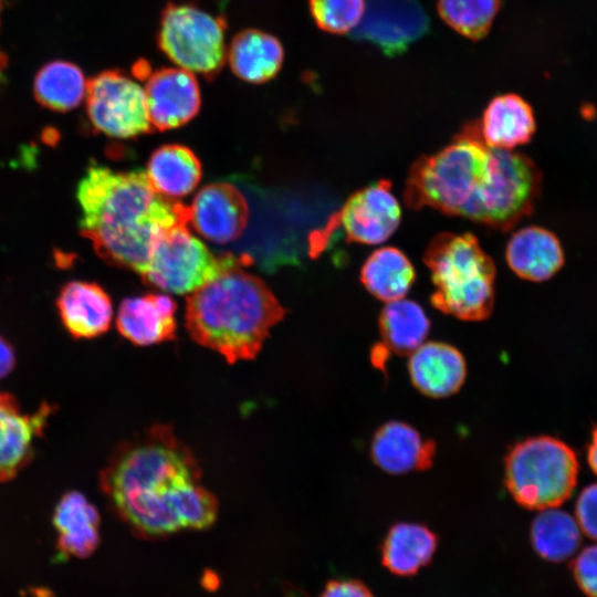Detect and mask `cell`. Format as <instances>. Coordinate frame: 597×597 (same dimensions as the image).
Returning a JSON list of instances; mask_svg holds the SVG:
<instances>
[{
	"instance_id": "23",
	"label": "cell",
	"mask_w": 597,
	"mask_h": 597,
	"mask_svg": "<svg viewBox=\"0 0 597 597\" xmlns=\"http://www.w3.org/2000/svg\"><path fill=\"white\" fill-rule=\"evenodd\" d=\"M231 71L240 80L261 84L280 72L284 61L281 41L259 29H244L237 33L227 49Z\"/></svg>"
},
{
	"instance_id": "16",
	"label": "cell",
	"mask_w": 597,
	"mask_h": 597,
	"mask_svg": "<svg viewBox=\"0 0 597 597\" xmlns=\"http://www.w3.org/2000/svg\"><path fill=\"white\" fill-rule=\"evenodd\" d=\"M62 325L76 339H91L106 333L113 318L111 297L96 283L70 281L57 295Z\"/></svg>"
},
{
	"instance_id": "4",
	"label": "cell",
	"mask_w": 597,
	"mask_h": 597,
	"mask_svg": "<svg viewBox=\"0 0 597 597\" xmlns=\"http://www.w3.org/2000/svg\"><path fill=\"white\" fill-rule=\"evenodd\" d=\"M492 147L482 139L478 122L469 123L440 150L418 158L410 167L404 190L411 209L432 208L471 220L486 187Z\"/></svg>"
},
{
	"instance_id": "9",
	"label": "cell",
	"mask_w": 597,
	"mask_h": 597,
	"mask_svg": "<svg viewBox=\"0 0 597 597\" xmlns=\"http://www.w3.org/2000/svg\"><path fill=\"white\" fill-rule=\"evenodd\" d=\"M542 187V172L526 155L492 148V169L471 221L506 231L532 213Z\"/></svg>"
},
{
	"instance_id": "33",
	"label": "cell",
	"mask_w": 597,
	"mask_h": 597,
	"mask_svg": "<svg viewBox=\"0 0 597 597\" xmlns=\"http://www.w3.org/2000/svg\"><path fill=\"white\" fill-rule=\"evenodd\" d=\"M575 520L580 531L597 541V483L587 485L579 493L575 505Z\"/></svg>"
},
{
	"instance_id": "3",
	"label": "cell",
	"mask_w": 597,
	"mask_h": 597,
	"mask_svg": "<svg viewBox=\"0 0 597 597\" xmlns=\"http://www.w3.org/2000/svg\"><path fill=\"white\" fill-rule=\"evenodd\" d=\"M284 315L269 286L234 264L188 295L186 327L195 342L233 364L253 359Z\"/></svg>"
},
{
	"instance_id": "31",
	"label": "cell",
	"mask_w": 597,
	"mask_h": 597,
	"mask_svg": "<svg viewBox=\"0 0 597 597\" xmlns=\"http://www.w3.org/2000/svg\"><path fill=\"white\" fill-rule=\"evenodd\" d=\"M366 0H308L316 25L332 34L352 33L358 25Z\"/></svg>"
},
{
	"instance_id": "29",
	"label": "cell",
	"mask_w": 597,
	"mask_h": 597,
	"mask_svg": "<svg viewBox=\"0 0 597 597\" xmlns=\"http://www.w3.org/2000/svg\"><path fill=\"white\" fill-rule=\"evenodd\" d=\"M531 542L535 552L551 562L570 557L580 544V528L567 512L551 507L540 511L531 525Z\"/></svg>"
},
{
	"instance_id": "30",
	"label": "cell",
	"mask_w": 597,
	"mask_h": 597,
	"mask_svg": "<svg viewBox=\"0 0 597 597\" xmlns=\"http://www.w3.org/2000/svg\"><path fill=\"white\" fill-rule=\"evenodd\" d=\"M501 0H438L440 18L455 32L471 39L484 38L500 10Z\"/></svg>"
},
{
	"instance_id": "32",
	"label": "cell",
	"mask_w": 597,
	"mask_h": 597,
	"mask_svg": "<svg viewBox=\"0 0 597 597\" xmlns=\"http://www.w3.org/2000/svg\"><path fill=\"white\" fill-rule=\"evenodd\" d=\"M570 567L579 588L589 597H597V544L584 548Z\"/></svg>"
},
{
	"instance_id": "1",
	"label": "cell",
	"mask_w": 597,
	"mask_h": 597,
	"mask_svg": "<svg viewBox=\"0 0 597 597\" xmlns=\"http://www.w3.org/2000/svg\"><path fill=\"white\" fill-rule=\"evenodd\" d=\"M200 476L191 450L171 427L156 425L116 448L101 471L100 486L135 534L160 538L214 523L218 500Z\"/></svg>"
},
{
	"instance_id": "10",
	"label": "cell",
	"mask_w": 597,
	"mask_h": 597,
	"mask_svg": "<svg viewBox=\"0 0 597 597\" xmlns=\"http://www.w3.org/2000/svg\"><path fill=\"white\" fill-rule=\"evenodd\" d=\"M86 114L98 133L133 138L151 130L143 86L118 70H107L87 81Z\"/></svg>"
},
{
	"instance_id": "17",
	"label": "cell",
	"mask_w": 597,
	"mask_h": 597,
	"mask_svg": "<svg viewBox=\"0 0 597 597\" xmlns=\"http://www.w3.org/2000/svg\"><path fill=\"white\" fill-rule=\"evenodd\" d=\"M177 305L166 294H146L125 298L117 312L119 334L138 346L171 341L176 336Z\"/></svg>"
},
{
	"instance_id": "27",
	"label": "cell",
	"mask_w": 597,
	"mask_h": 597,
	"mask_svg": "<svg viewBox=\"0 0 597 597\" xmlns=\"http://www.w3.org/2000/svg\"><path fill=\"white\" fill-rule=\"evenodd\" d=\"M384 344L399 355H410L422 345L430 329L425 310L412 300L387 302L379 314Z\"/></svg>"
},
{
	"instance_id": "14",
	"label": "cell",
	"mask_w": 597,
	"mask_h": 597,
	"mask_svg": "<svg viewBox=\"0 0 597 597\" xmlns=\"http://www.w3.org/2000/svg\"><path fill=\"white\" fill-rule=\"evenodd\" d=\"M151 127L168 130L190 122L199 112L200 87L195 75L180 67L159 69L144 87Z\"/></svg>"
},
{
	"instance_id": "13",
	"label": "cell",
	"mask_w": 597,
	"mask_h": 597,
	"mask_svg": "<svg viewBox=\"0 0 597 597\" xmlns=\"http://www.w3.org/2000/svg\"><path fill=\"white\" fill-rule=\"evenodd\" d=\"M53 406L42 402L24 413L11 394L0 390V483L14 479L34 457V442L42 436Z\"/></svg>"
},
{
	"instance_id": "34",
	"label": "cell",
	"mask_w": 597,
	"mask_h": 597,
	"mask_svg": "<svg viewBox=\"0 0 597 597\" xmlns=\"http://www.w3.org/2000/svg\"><path fill=\"white\" fill-rule=\"evenodd\" d=\"M318 597H374L371 591L356 579H334L328 582Z\"/></svg>"
},
{
	"instance_id": "36",
	"label": "cell",
	"mask_w": 597,
	"mask_h": 597,
	"mask_svg": "<svg viewBox=\"0 0 597 597\" xmlns=\"http://www.w3.org/2000/svg\"><path fill=\"white\" fill-rule=\"evenodd\" d=\"M389 348L384 344H377L371 349V362L378 368H384L385 363L388 359Z\"/></svg>"
},
{
	"instance_id": "37",
	"label": "cell",
	"mask_w": 597,
	"mask_h": 597,
	"mask_svg": "<svg viewBox=\"0 0 597 597\" xmlns=\"http://www.w3.org/2000/svg\"><path fill=\"white\" fill-rule=\"evenodd\" d=\"M587 460L593 472L597 474V427L591 433V440L588 446Z\"/></svg>"
},
{
	"instance_id": "26",
	"label": "cell",
	"mask_w": 597,
	"mask_h": 597,
	"mask_svg": "<svg viewBox=\"0 0 597 597\" xmlns=\"http://www.w3.org/2000/svg\"><path fill=\"white\" fill-rule=\"evenodd\" d=\"M359 277L371 295L387 303L406 296L415 282L416 272L401 250L383 247L366 259Z\"/></svg>"
},
{
	"instance_id": "22",
	"label": "cell",
	"mask_w": 597,
	"mask_h": 597,
	"mask_svg": "<svg viewBox=\"0 0 597 597\" xmlns=\"http://www.w3.org/2000/svg\"><path fill=\"white\" fill-rule=\"evenodd\" d=\"M478 127L489 147L515 149L532 139L536 122L532 106L520 95L507 93L489 102Z\"/></svg>"
},
{
	"instance_id": "19",
	"label": "cell",
	"mask_w": 597,
	"mask_h": 597,
	"mask_svg": "<svg viewBox=\"0 0 597 597\" xmlns=\"http://www.w3.org/2000/svg\"><path fill=\"white\" fill-rule=\"evenodd\" d=\"M436 444L410 425L389 421L371 439L370 454L377 467L390 474L426 470L432 465Z\"/></svg>"
},
{
	"instance_id": "11",
	"label": "cell",
	"mask_w": 597,
	"mask_h": 597,
	"mask_svg": "<svg viewBox=\"0 0 597 597\" xmlns=\"http://www.w3.org/2000/svg\"><path fill=\"white\" fill-rule=\"evenodd\" d=\"M401 208L389 180H378L354 192L327 226L312 240L314 252L325 244L327 235L341 227L350 242L376 245L398 229Z\"/></svg>"
},
{
	"instance_id": "2",
	"label": "cell",
	"mask_w": 597,
	"mask_h": 597,
	"mask_svg": "<svg viewBox=\"0 0 597 597\" xmlns=\"http://www.w3.org/2000/svg\"><path fill=\"white\" fill-rule=\"evenodd\" d=\"M80 232L105 262L142 274L154 245L188 207L157 192L146 171L90 166L78 182Z\"/></svg>"
},
{
	"instance_id": "6",
	"label": "cell",
	"mask_w": 597,
	"mask_h": 597,
	"mask_svg": "<svg viewBox=\"0 0 597 597\" xmlns=\"http://www.w3.org/2000/svg\"><path fill=\"white\" fill-rule=\"evenodd\" d=\"M579 463L564 441L536 436L524 439L507 452L505 485L516 503L530 510L557 507L572 495Z\"/></svg>"
},
{
	"instance_id": "8",
	"label": "cell",
	"mask_w": 597,
	"mask_h": 597,
	"mask_svg": "<svg viewBox=\"0 0 597 597\" xmlns=\"http://www.w3.org/2000/svg\"><path fill=\"white\" fill-rule=\"evenodd\" d=\"M181 222L165 231L153 248L143 280L165 292L190 294L238 264L231 255L218 258Z\"/></svg>"
},
{
	"instance_id": "25",
	"label": "cell",
	"mask_w": 597,
	"mask_h": 597,
	"mask_svg": "<svg viewBox=\"0 0 597 597\" xmlns=\"http://www.w3.org/2000/svg\"><path fill=\"white\" fill-rule=\"evenodd\" d=\"M146 175L157 192L172 199L187 196L197 187L201 165L190 148L164 145L151 154Z\"/></svg>"
},
{
	"instance_id": "15",
	"label": "cell",
	"mask_w": 597,
	"mask_h": 597,
	"mask_svg": "<svg viewBox=\"0 0 597 597\" xmlns=\"http://www.w3.org/2000/svg\"><path fill=\"white\" fill-rule=\"evenodd\" d=\"M249 207L233 185L216 182L201 188L188 207V226L217 243L235 240L244 231Z\"/></svg>"
},
{
	"instance_id": "7",
	"label": "cell",
	"mask_w": 597,
	"mask_h": 597,
	"mask_svg": "<svg viewBox=\"0 0 597 597\" xmlns=\"http://www.w3.org/2000/svg\"><path fill=\"white\" fill-rule=\"evenodd\" d=\"M226 29L220 15L192 3L169 2L160 14L157 44L177 67L212 80L227 60Z\"/></svg>"
},
{
	"instance_id": "24",
	"label": "cell",
	"mask_w": 597,
	"mask_h": 597,
	"mask_svg": "<svg viewBox=\"0 0 597 597\" xmlns=\"http://www.w3.org/2000/svg\"><path fill=\"white\" fill-rule=\"evenodd\" d=\"M437 545V535L427 526L397 523L381 544V563L391 574L411 576L431 562Z\"/></svg>"
},
{
	"instance_id": "5",
	"label": "cell",
	"mask_w": 597,
	"mask_h": 597,
	"mask_svg": "<svg viewBox=\"0 0 597 597\" xmlns=\"http://www.w3.org/2000/svg\"><path fill=\"white\" fill-rule=\"evenodd\" d=\"M430 271L432 306L463 321H482L494 307L496 268L472 233L442 232L423 253Z\"/></svg>"
},
{
	"instance_id": "35",
	"label": "cell",
	"mask_w": 597,
	"mask_h": 597,
	"mask_svg": "<svg viewBox=\"0 0 597 597\" xmlns=\"http://www.w3.org/2000/svg\"><path fill=\"white\" fill-rule=\"evenodd\" d=\"M15 365V354L11 344L0 335V379L8 376Z\"/></svg>"
},
{
	"instance_id": "28",
	"label": "cell",
	"mask_w": 597,
	"mask_h": 597,
	"mask_svg": "<svg viewBox=\"0 0 597 597\" xmlns=\"http://www.w3.org/2000/svg\"><path fill=\"white\" fill-rule=\"evenodd\" d=\"M87 82L74 63L52 61L43 65L34 77V97L43 107L69 112L77 107L86 95Z\"/></svg>"
},
{
	"instance_id": "39",
	"label": "cell",
	"mask_w": 597,
	"mask_h": 597,
	"mask_svg": "<svg viewBox=\"0 0 597 597\" xmlns=\"http://www.w3.org/2000/svg\"><path fill=\"white\" fill-rule=\"evenodd\" d=\"M2 2H3V0H0V13H1V9H2Z\"/></svg>"
},
{
	"instance_id": "20",
	"label": "cell",
	"mask_w": 597,
	"mask_h": 597,
	"mask_svg": "<svg viewBox=\"0 0 597 597\" xmlns=\"http://www.w3.org/2000/svg\"><path fill=\"white\" fill-rule=\"evenodd\" d=\"M505 259L510 269L521 279L544 282L564 265V251L558 238L549 230L530 226L510 238Z\"/></svg>"
},
{
	"instance_id": "21",
	"label": "cell",
	"mask_w": 597,
	"mask_h": 597,
	"mask_svg": "<svg viewBox=\"0 0 597 597\" xmlns=\"http://www.w3.org/2000/svg\"><path fill=\"white\" fill-rule=\"evenodd\" d=\"M100 522L98 511L82 493H64L53 513L56 547L61 555L76 558L91 556L100 544Z\"/></svg>"
},
{
	"instance_id": "18",
	"label": "cell",
	"mask_w": 597,
	"mask_h": 597,
	"mask_svg": "<svg viewBox=\"0 0 597 597\" xmlns=\"http://www.w3.org/2000/svg\"><path fill=\"white\" fill-rule=\"evenodd\" d=\"M408 371L418 391L431 398H446L463 385L467 364L454 346L442 342H425L409 355Z\"/></svg>"
},
{
	"instance_id": "12",
	"label": "cell",
	"mask_w": 597,
	"mask_h": 597,
	"mask_svg": "<svg viewBox=\"0 0 597 597\" xmlns=\"http://www.w3.org/2000/svg\"><path fill=\"white\" fill-rule=\"evenodd\" d=\"M429 28L419 0H366L363 17L350 34L394 56L426 35Z\"/></svg>"
},
{
	"instance_id": "38",
	"label": "cell",
	"mask_w": 597,
	"mask_h": 597,
	"mask_svg": "<svg viewBox=\"0 0 597 597\" xmlns=\"http://www.w3.org/2000/svg\"><path fill=\"white\" fill-rule=\"evenodd\" d=\"M151 67L148 62L146 61H138L133 66V74L138 80H147V77L151 74Z\"/></svg>"
}]
</instances>
